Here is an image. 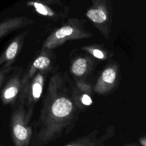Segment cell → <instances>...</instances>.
<instances>
[{
    "label": "cell",
    "mask_w": 146,
    "mask_h": 146,
    "mask_svg": "<svg viewBox=\"0 0 146 146\" xmlns=\"http://www.w3.org/2000/svg\"><path fill=\"white\" fill-rule=\"evenodd\" d=\"M43 86V77L41 74H38L34 79L31 86V95L34 100H38L42 93Z\"/></svg>",
    "instance_id": "9c48e42d"
},
{
    "label": "cell",
    "mask_w": 146,
    "mask_h": 146,
    "mask_svg": "<svg viewBox=\"0 0 146 146\" xmlns=\"http://www.w3.org/2000/svg\"><path fill=\"white\" fill-rule=\"evenodd\" d=\"M92 54L94 56L97 58L99 59H103L104 58V54L103 53L98 49H94L92 51Z\"/></svg>",
    "instance_id": "9a60e30c"
},
{
    "label": "cell",
    "mask_w": 146,
    "mask_h": 146,
    "mask_svg": "<svg viewBox=\"0 0 146 146\" xmlns=\"http://www.w3.org/2000/svg\"><path fill=\"white\" fill-rule=\"evenodd\" d=\"M81 101L83 104L86 105V106H90L92 103V99L87 94H84L82 96V97L81 98Z\"/></svg>",
    "instance_id": "5bb4252c"
},
{
    "label": "cell",
    "mask_w": 146,
    "mask_h": 146,
    "mask_svg": "<svg viewBox=\"0 0 146 146\" xmlns=\"http://www.w3.org/2000/svg\"><path fill=\"white\" fill-rule=\"evenodd\" d=\"M24 34H21L15 38L2 54L0 56V66L2 65V67L11 66L20 50Z\"/></svg>",
    "instance_id": "5b68a950"
},
{
    "label": "cell",
    "mask_w": 146,
    "mask_h": 146,
    "mask_svg": "<svg viewBox=\"0 0 146 146\" xmlns=\"http://www.w3.org/2000/svg\"><path fill=\"white\" fill-rule=\"evenodd\" d=\"M0 146H5V145H1Z\"/></svg>",
    "instance_id": "e0dca14e"
},
{
    "label": "cell",
    "mask_w": 146,
    "mask_h": 146,
    "mask_svg": "<svg viewBox=\"0 0 146 146\" xmlns=\"http://www.w3.org/2000/svg\"><path fill=\"white\" fill-rule=\"evenodd\" d=\"M116 71L113 67L105 69L99 77L95 90L99 93L106 92L111 89L116 79Z\"/></svg>",
    "instance_id": "8992f818"
},
{
    "label": "cell",
    "mask_w": 146,
    "mask_h": 146,
    "mask_svg": "<svg viewBox=\"0 0 146 146\" xmlns=\"http://www.w3.org/2000/svg\"><path fill=\"white\" fill-rule=\"evenodd\" d=\"M73 106L71 102L64 97L58 98L52 102L48 109L44 121V127L41 133V139L50 140L57 133L68 123Z\"/></svg>",
    "instance_id": "6da1fadb"
},
{
    "label": "cell",
    "mask_w": 146,
    "mask_h": 146,
    "mask_svg": "<svg viewBox=\"0 0 146 146\" xmlns=\"http://www.w3.org/2000/svg\"><path fill=\"white\" fill-rule=\"evenodd\" d=\"M94 143H91L88 139H83L77 140L72 144L67 145L66 146H94Z\"/></svg>",
    "instance_id": "4fadbf2b"
},
{
    "label": "cell",
    "mask_w": 146,
    "mask_h": 146,
    "mask_svg": "<svg viewBox=\"0 0 146 146\" xmlns=\"http://www.w3.org/2000/svg\"><path fill=\"white\" fill-rule=\"evenodd\" d=\"M86 14L92 21L97 23H104L107 19V14L102 7L91 9Z\"/></svg>",
    "instance_id": "30bf717a"
},
{
    "label": "cell",
    "mask_w": 146,
    "mask_h": 146,
    "mask_svg": "<svg viewBox=\"0 0 146 146\" xmlns=\"http://www.w3.org/2000/svg\"><path fill=\"white\" fill-rule=\"evenodd\" d=\"M11 133L15 146L28 145L31 135V130L27 126L25 112L22 106L17 108L12 114Z\"/></svg>",
    "instance_id": "7a4b0ae2"
},
{
    "label": "cell",
    "mask_w": 146,
    "mask_h": 146,
    "mask_svg": "<svg viewBox=\"0 0 146 146\" xmlns=\"http://www.w3.org/2000/svg\"><path fill=\"white\" fill-rule=\"evenodd\" d=\"M30 22V20L23 17H15L0 22V38Z\"/></svg>",
    "instance_id": "52a82bcc"
},
{
    "label": "cell",
    "mask_w": 146,
    "mask_h": 146,
    "mask_svg": "<svg viewBox=\"0 0 146 146\" xmlns=\"http://www.w3.org/2000/svg\"><path fill=\"white\" fill-rule=\"evenodd\" d=\"M143 141L142 142V141H140L141 142V144L142 145H143V146H146V142H145V138H144V139H143Z\"/></svg>",
    "instance_id": "2e32d148"
},
{
    "label": "cell",
    "mask_w": 146,
    "mask_h": 146,
    "mask_svg": "<svg viewBox=\"0 0 146 146\" xmlns=\"http://www.w3.org/2000/svg\"><path fill=\"white\" fill-rule=\"evenodd\" d=\"M21 85V80L17 75L12 76L8 80L1 94V99L3 104H11L15 100Z\"/></svg>",
    "instance_id": "277c9868"
},
{
    "label": "cell",
    "mask_w": 146,
    "mask_h": 146,
    "mask_svg": "<svg viewBox=\"0 0 146 146\" xmlns=\"http://www.w3.org/2000/svg\"><path fill=\"white\" fill-rule=\"evenodd\" d=\"M81 31L78 30V27L71 25H65L52 34L45 42L44 46L47 48H52L63 43L65 40L71 38H82Z\"/></svg>",
    "instance_id": "3957f363"
},
{
    "label": "cell",
    "mask_w": 146,
    "mask_h": 146,
    "mask_svg": "<svg viewBox=\"0 0 146 146\" xmlns=\"http://www.w3.org/2000/svg\"><path fill=\"white\" fill-rule=\"evenodd\" d=\"M51 63L50 59L46 56H40L38 57L33 62L30 70L21 80L22 85H24L29 79L33 76L36 70H42L48 67Z\"/></svg>",
    "instance_id": "ba28073f"
},
{
    "label": "cell",
    "mask_w": 146,
    "mask_h": 146,
    "mask_svg": "<svg viewBox=\"0 0 146 146\" xmlns=\"http://www.w3.org/2000/svg\"><path fill=\"white\" fill-rule=\"evenodd\" d=\"M87 68V60L83 58L77 59L72 65V71L76 76H82Z\"/></svg>",
    "instance_id": "8fae6325"
},
{
    "label": "cell",
    "mask_w": 146,
    "mask_h": 146,
    "mask_svg": "<svg viewBox=\"0 0 146 146\" xmlns=\"http://www.w3.org/2000/svg\"><path fill=\"white\" fill-rule=\"evenodd\" d=\"M12 69L11 66L8 67H2L0 70V88L3 84L5 79L11 71Z\"/></svg>",
    "instance_id": "7c38bea8"
}]
</instances>
